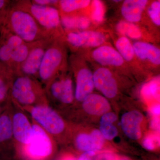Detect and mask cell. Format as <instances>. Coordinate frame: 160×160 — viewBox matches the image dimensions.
Returning a JSON list of instances; mask_svg holds the SVG:
<instances>
[{
  "label": "cell",
  "mask_w": 160,
  "mask_h": 160,
  "mask_svg": "<svg viewBox=\"0 0 160 160\" xmlns=\"http://www.w3.org/2000/svg\"><path fill=\"white\" fill-rule=\"evenodd\" d=\"M4 23L6 31L18 36L25 42H34L52 38L29 12L14 5L9 8Z\"/></svg>",
  "instance_id": "1"
},
{
  "label": "cell",
  "mask_w": 160,
  "mask_h": 160,
  "mask_svg": "<svg viewBox=\"0 0 160 160\" xmlns=\"http://www.w3.org/2000/svg\"><path fill=\"white\" fill-rule=\"evenodd\" d=\"M14 5L29 12L50 37L57 38L56 32L61 25V19L56 7L39 6L31 1H18Z\"/></svg>",
  "instance_id": "2"
},
{
  "label": "cell",
  "mask_w": 160,
  "mask_h": 160,
  "mask_svg": "<svg viewBox=\"0 0 160 160\" xmlns=\"http://www.w3.org/2000/svg\"><path fill=\"white\" fill-rule=\"evenodd\" d=\"M60 45L57 38L53 39L46 49L38 74L43 83L49 82L62 69L65 55Z\"/></svg>",
  "instance_id": "3"
},
{
  "label": "cell",
  "mask_w": 160,
  "mask_h": 160,
  "mask_svg": "<svg viewBox=\"0 0 160 160\" xmlns=\"http://www.w3.org/2000/svg\"><path fill=\"white\" fill-rule=\"evenodd\" d=\"M34 78L15 74L11 86L12 97L22 105H31L36 102L42 89Z\"/></svg>",
  "instance_id": "4"
},
{
  "label": "cell",
  "mask_w": 160,
  "mask_h": 160,
  "mask_svg": "<svg viewBox=\"0 0 160 160\" xmlns=\"http://www.w3.org/2000/svg\"><path fill=\"white\" fill-rule=\"evenodd\" d=\"M31 115L39 126L50 134L61 133L65 128L62 118L53 109L46 106H37L32 108Z\"/></svg>",
  "instance_id": "5"
},
{
  "label": "cell",
  "mask_w": 160,
  "mask_h": 160,
  "mask_svg": "<svg viewBox=\"0 0 160 160\" xmlns=\"http://www.w3.org/2000/svg\"><path fill=\"white\" fill-rule=\"evenodd\" d=\"M27 153L36 159L49 156L52 152V145L46 132L38 125H32V134L27 145Z\"/></svg>",
  "instance_id": "6"
},
{
  "label": "cell",
  "mask_w": 160,
  "mask_h": 160,
  "mask_svg": "<svg viewBox=\"0 0 160 160\" xmlns=\"http://www.w3.org/2000/svg\"><path fill=\"white\" fill-rule=\"evenodd\" d=\"M53 38H49L38 41L20 67L18 74L33 78H38L39 70L47 47Z\"/></svg>",
  "instance_id": "7"
},
{
  "label": "cell",
  "mask_w": 160,
  "mask_h": 160,
  "mask_svg": "<svg viewBox=\"0 0 160 160\" xmlns=\"http://www.w3.org/2000/svg\"><path fill=\"white\" fill-rule=\"evenodd\" d=\"M46 86L49 96L58 102L69 104L74 99L73 84L70 78H59L57 75Z\"/></svg>",
  "instance_id": "8"
},
{
  "label": "cell",
  "mask_w": 160,
  "mask_h": 160,
  "mask_svg": "<svg viewBox=\"0 0 160 160\" xmlns=\"http://www.w3.org/2000/svg\"><path fill=\"white\" fill-rule=\"evenodd\" d=\"M105 35L102 32L92 31L70 32L67 36L68 42L74 47H96L106 41Z\"/></svg>",
  "instance_id": "9"
},
{
  "label": "cell",
  "mask_w": 160,
  "mask_h": 160,
  "mask_svg": "<svg viewBox=\"0 0 160 160\" xmlns=\"http://www.w3.org/2000/svg\"><path fill=\"white\" fill-rule=\"evenodd\" d=\"M95 87L105 96L114 98L118 91L117 84L110 70L106 68H100L93 74Z\"/></svg>",
  "instance_id": "10"
},
{
  "label": "cell",
  "mask_w": 160,
  "mask_h": 160,
  "mask_svg": "<svg viewBox=\"0 0 160 160\" xmlns=\"http://www.w3.org/2000/svg\"><path fill=\"white\" fill-rule=\"evenodd\" d=\"M12 136L22 144L27 145L32 134V126L25 114L18 112L13 115L12 120Z\"/></svg>",
  "instance_id": "11"
},
{
  "label": "cell",
  "mask_w": 160,
  "mask_h": 160,
  "mask_svg": "<svg viewBox=\"0 0 160 160\" xmlns=\"http://www.w3.org/2000/svg\"><path fill=\"white\" fill-rule=\"evenodd\" d=\"M143 119L142 115L137 111L129 112L123 115L121 126L128 137L133 140L139 139L141 138V124Z\"/></svg>",
  "instance_id": "12"
},
{
  "label": "cell",
  "mask_w": 160,
  "mask_h": 160,
  "mask_svg": "<svg viewBox=\"0 0 160 160\" xmlns=\"http://www.w3.org/2000/svg\"><path fill=\"white\" fill-rule=\"evenodd\" d=\"M94 87L93 74L91 71L87 68L79 69L77 74L75 98L79 102H83L91 94Z\"/></svg>",
  "instance_id": "13"
},
{
  "label": "cell",
  "mask_w": 160,
  "mask_h": 160,
  "mask_svg": "<svg viewBox=\"0 0 160 160\" xmlns=\"http://www.w3.org/2000/svg\"><path fill=\"white\" fill-rule=\"evenodd\" d=\"M76 143L78 149L80 150L85 152H96L102 149L104 138L99 130H95L89 134L82 133L78 135Z\"/></svg>",
  "instance_id": "14"
},
{
  "label": "cell",
  "mask_w": 160,
  "mask_h": 160,
  "mask_svg": "<svg viewBox=\"0 0 160 160\" xmlns=\"http://www.w3.org/2000/svg\"><path fill=\"white\" fill-rule=\"evenodd\" d=\"M92 57L103 66H119L124 63V59L118 51L109 46H102L95 49Z\"/></svg>",
  "instance_id": "15"
},
{
  "label": "cell",
  "mask_w": 160,
  "mask_h": 160,
  "mask_svg": "<svg viewBox=\"0 0 160 160\" xmlns=\"http://www.w3.org/2000/svg\"><path fill=\"white\" fill-rule=\"evenodd\" d=\"M82 107L87 113L93 115L105 114L110 108L106 98L97 94H90L87 96L83 101Z\"/></svg>",
  "instance_id": "16"
},
{
  "label": "cell",
  "mask_w": 160,
  "mask_h": 160,
  "mask_svg": "<svg viewBox=\"0 0 160 160\" xmlns=\"http://www.w3.org/2000/svg\"><path fill=\"white\" fill-rule=\"evenodd\" d=\"M147 3V0H126L122 6V15L127 22H138Z\"/></svg>",
  "instance_id": "17"
},
{
  "label": "cell",
  "mask_w": 160,
  "mask_h": 160,
  "mask_svg": "<svg viewBox=\"0 0 160 160\" xmlns=\"http://www.w3.org/2000/svg\"><path fill=\"white\" fill-rule=\"evenodd\" d=\"M134 54L141 59L148 60L152 64H160V49L149 43L138 42L132 45Z\"/></svg>",
  "instance_id": "18"
},
{
  "label": "cell",
  "mask_w": 160,
  "mask_h": 160,
  "mask_svg": "<svg viewBox=\"0 0 160 160\" xmlns=\"http://www.w3.org/2000/svg\"><path fill=\"white\" fill-rule=\"evenodd\" d=\"M38 42H24L13 52L7 66L14 74L19 73L20 67Z\"/></svg>",
  "instance_id": "19"
},
{
  "label": "cell",
  "mask_w": 160,
  "mask_h": 160,
  "mask_svg": "<svg viewBox=\"0 0 160 160\" xmlns=\"http://www.w3.org/2000/svg\"><path fill=\"white\" fill-rule=\"evenodd\" d=\"M6 32V39L0 46V62L7 66L14 50L25 42L13 33L7 31Z\"/></svg>",
  "instance_id": "20"
},
{
  "label": "cell",
  "mask_w": 160,
  "mask_h": 160,
  "mask_svg": "<svg viewBox=\"0 0 160 160\" xmlns=\"http://www.w3.org/2000/svg\"><path fill=\"white\" fill-rule=\"evenodd\" d=\"M117 120V116L112 112L103 115L100 122V131L104 138L111 140L117 136V128L113 124Z\"/></svg>",
  "instance_id": "21"
},
{
  "label": "cell",
  "mask_w": 160,
  "mask_h": 160,
  "mask_svg": "<svg viewBox=\"0 0 160 160\" xmlns=\"http://www.w3.org/2000/svg\"><path fill=\"white\" fill-rule=\"evenodd\" d=\"M14 75L8 66L0 62V102L5 101L7 98L9 84H12Z\"/></svg>",
  "instance_id": "22"
},
{
  "label": "cell",
  "mask_w": 160,
  "mask_h": 160,
  "mask_svg": "<svg viewBox=\"0 0 160 160\" xmlns=\"http://www.w3.org/2000/svg\"><path fill=\"white\" fill-rule=\"evenodd\" d=\"M61 19L62 26L67 29H85L90 26V20L85 16H64Z\"/></svg>",
  "instance_id": "23"
},
{
  "label": "cell",
  "mask_w": 160,
  "mask_h": 160,
  "mask_svg": "<svg viewBox=\"0 0 160 160\" xmlns=\"http://www.w3.org/2000/svg\"><path fill=\"white\" fill-rule=\"evenodd\" d=\"M116 46L123 59L130 61L134 56V50L129 40L123 37L119 38L116 43Z\"/></svg>",
  "instance_id": "24"
},
{
  "label": "cell",
  "mask_w": 160,
  "mask_h": 160,
  "mask_svg": "<svg viewBox=\"0 0 160 160\" xmlns=\"http://www.w3.org/2000/svg\"><path fill=\"white\" fill-rule=\"evenodd\" d=\"M117 29L120 33L132 39H138L142 36L139 28L133 23L122 21L118 23Z\"/></svg>",
  "instance_id": "25"
},
{
  "label": "cell",
  "mask_w": 160,
  "mask_h": 160,
  "mask_svg": "<svg viewBox=\"0 0 160 160\" xmlns=\"http://www.w3.org/2000/svg\"><path fill=\"white\" fill-rule=\"evenodd\" d=\"M90 3L89 0H61L59 1V6L62 11L70 13L86 8Z\"/></svg>",
  "instance_id": "26"
},
{
  "label": "cell",
  "mask_w": 160,
  "mask_h": 160,
  "mask_svg": "<svg viewBox=\"0 0 160 160\" xmlns=\"http://www.w3.org/2000/svg\"><path fill=\"white\" fill-rule=\"evenodd\" d=\"M12 136L11 118L6 114H0V143L11 138Z\"/></svg>",
  "instance_id": "27"
},
{
  "label": "cell",
  "mask_w": 160,
  "mask_h": 160,
  "mask_svg": "<svg viewBox=\"0 0 160 160\" xmlns=\"http://www.w3.org/2000/svg\"><path fill=\"white\" fill-rule=\"evenodd\" d=\"M92 18L97 22H101L104 19L105 9L104 5L101 1L95 0L92 2Z\"/></svg>",
  "instance_id": "28"
},
{
  "label": "cell",
  "mask_w": 160,
  "mask_h": 160,
  "mask_svg": "<svg viewBox=\"0 0 160 160\" xmlns=\"http://www.w3.org/2000/svg\"><path fill=\"white\" fill-rule=\"evenodd\" d=\"M148 13L152 22L158 26L160 25V2L155 1L148 9Z\"/></svg>",
  "instance_id": "29"
},
{
  "label": "cell",
  "mask_w": 160,
  "mask_h": 160,
  "mask_svg": "<svg viewBox=\"0 0 160 160\" xmlns=\"http://www.w3.org/2000/svg\"><path fill=\"white\" fill-rule=\"evenodd\" d=\"M114 159L111 154H98L94 152H84L78 160H113Z\"/></svg>",
  "instance_id": "30"
},
{
  "label": "cell",
  "mask_w": 160,
  "mask_h": 160,
  "mask_svg": "<svg viewBox=\"0 0 160 160\" xmlns=\"http://www.w3.org/2000/svg\"><path fill=\"white\" fill-rule=\"evenodd\" d=\"M158 90V85L155 82H152L147 84L143 89L144 94L146 96L155 97Z\"/></svg>",
  "instance_id": "31"
},
{
  "label": "cell",
  "mask_w": 160,
  "mask_h": 160,
  "mask_svg": "<svg viewBox=\"0 0 160 160\" xmlns=\"http://www.w3.org/2000/svg\"><path fill=\"white\" fill-rule=\"evenodd\" d=\"M32 2L39 6H52L56 7V6L59 4L58 0H33L31 1Z\"/></svg>",
  "instance_id": "32"
},
{
  "label": "cell",
  "mask_w": 160,
  "mask_h": 160,
  "mask_svg": "<svg viewBox=\"0 0 160 160\" xmlns=\"http://www.w3.org/2000/svg\"><path fill=\"white\" fill-rule=\"evenodd\" d=\"M143 145L145 149L149 150H153L155 148L154 142L151 138H146L143 141Z\"/></svg>",
  "instance_id": "33"
},
{
  "label": "cell",
  "mask_w": 160,
  "mask_h": 160,
  "mask_svg": "<svg viewBox=\"0 0 160 160\" xmlns=\"http://www.w3.org/2000/svg\"><path fill=\"white\" fill-rule=\"evenodd\" d=\"M9 3V1L0 0V11L2 12L3 10H5L6 7L8 6Z\"/></svg>",
  "instance_id": "34"
},
{
  "label": "cell",
  "mask_w": 160,
  "mask_h": 160,
  "mask_svg": "<svg viewBox=\"0 0 160 160\" xmlns=\"http://www.w3.org/2000/svg\"><path fill=\"white\" fill-rule=\"evenodd\" d=\"M160 106L157 105L153 106L151 109V112L152 114L155 115H158L160 114Z\"/></svg>",
  "instance_id": "35"
},
{
  "label": "cell",
  "mask_w": 160,
  "mask_h": 160,
  "mask_svg": "<svg viewBox=\"0 0 160 160\" xmlns=\"http://www.w3.org/2000/svg\"><path fill=\"white\" fill-rule=\"evenodd\" d=\"M158 119L156 120V119H153L152 122V127L155 129H158V127H159V124H158Z\"/></svg>",
  "instance_id": "36"
},
{
  "label": "cell",
  "mask_w": 160,
  "mask_h": 160,
  "mask_svg": "<svg viewBox=\"0 0 160 160\" xmlns=\"http://www.w3.org/2000/svg\"><path fill=\"white\" fill-rule=\"evenodd\" d=\"M114 160H130L127 158L122 157L118 159H114Z\"/></svg>",
  "instance_id": "37"
},
{
  "label": "cell",
  "mask_w": 160,
  "mask_h": 160,
  "mask_svg": "<svg viewBox=\"0 0 160 160\" xmlns=\"http://www.w3.org/2000/svg\"><path fill=\"white\" fill-rule=\"evenodd\" d=\"M66 160H75L73 159L70 158V159H66Z\"/></svg>",
  "instance_id": "38"
},
{
  "label": "cell",
  "mask_w": 160,
  "mask_h": 160,
  "mask_svg": "<svg viewBox=\"0 0 160 160\" xmlns=\"http://www.w3.org/2000/svg\"><path fill=\"white\" fill-rule=\"evenodd\" d=\"M120 1H114V2H120Z\"/></svg>",
  "instance_id": "39"
},
{
  "label": "cell",
  "mask_w": 160,
  "mask_h": 160,
  "mask_svg": "<svg viewBox=\"0 0 160 160\" xmlns=\"http://www.w3.org/2000/svg\"><path fill=\"white\" fill-rule=\"evenodd\" d=\"M0 114H1V108H0Z\"/></svg>",
  "instance_id": "40"
}]
</instances>
